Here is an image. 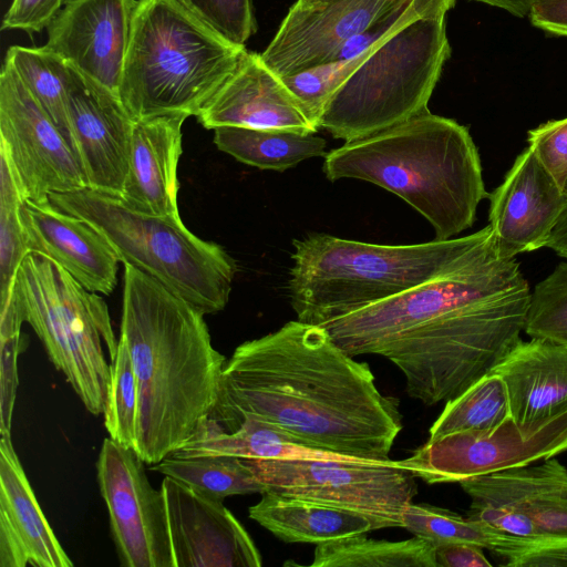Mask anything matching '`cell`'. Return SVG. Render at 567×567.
Instances as JSON below:
<instances>
[{
    "instance_id": "1",
    "label": "cell",
    "mask_w": 567,
    "mask_h": 567,
    "mask_svg": "<svg viewBox=\"0 0 567 567\" xmlns=\"http://www.w3.org/2000/svg\"><path fill=\"white\" fill-rule=\"evenodd\" d=\"M529 297L516 258L501 259L319 326L352 357L390 360L408 394L432 406L456 398L520 340Z\"/></svg>"
},
{
    "instance_id": "2",
    "label": "cell",
    "mask_w": 567,
    "mask_h": 567,
    "mask_svg": "<svg viewBox=\"0 0 567 567\" xmlns=\"http://www.w3.org/2000/svg\"><path fill=\"white\" fill-rule=\"evenodd\" d=\"M207 416L226 432L256 419L306 445L380 462L403 427L398 400L380 392L370 367L298 319L235 349Z\"/></svg>"
},
{
    "instance_id": "3",
    "label": "cell",
    "mask_w": 567,
    "mask_h": 567,
    "mask_svg": "<svg viewBox=\"0 0 567 567\" xmlns=\"http://www.w3.org/2000/svg\"><path fill=\"white\" fill-rule=\"evenodd\" d=\"M120 337L138 390L133 450L154 465L183 447L216 406L226 358L212 343L204 313L124 264Z\"/></svg>"
},
{
    "instance_id": "4",
    "label": "cell",
    "mask_w": 567,
    "mask_h": 567,
    "mask_svg": "<svg viewBox=\"0 0 567 567\" xmlns=\"http://www.w3.org/2000/svg\"><path fill=\"white\" fill-rule=\"evenodd\" d=\"M330 182L354 178L389 190L419 212L435 239L455 238L473 226L485 190L468 130L429 110L324 155Z\"/></svg>"
},
{
    "instance_id": "5",
    "label": "cell",
    "mask_w": 567,
    "mask_h": 567,
    "mask_svg": "<svg viewBox=\"0 0 567 567\" xmlns=\"http://www.w3.org/2000/svg\"><path fill=\"white\" fill-rule=\"evenodd\" d=\"M288 292L297 319L321 324L498 256L492 228L463 237L381 245L312 233L295 239Z\"/></svg>"
},
{
    "instance_id": "6",
    "label": "cell",
    "mask_w": 567,
    "mask_h": 567,
    "mask_svg": "<svg viewBox=\"0 0 567 567\" xmlns=\"http://www.w3.org/2000/svg\"><path fill=\"white\" fill-rule=\"evenodd\" d=\"M245 50L176 0H137L121 102L134 122L176 113L196 116L235 71Z\"/></svg>"
},
{
    "instance_id": "7",
    "label": "cell",
    "mask_w": 567,
    "mask_h": 567,
    "mask_svg": "<svg viewBox=\"0 0 567 567\" xmlns=\"http://www.w3.org/2000/svg\"><path fill=\"white\" fill-rule=\"evenodd\" d=\"M58 208L89 221L123 264L145 272L204 315L226 307L237 264L218 244L189 231L181 218L135 209L122 198L82 188L50 195Z\"/></svg>"
},
{
    "instance_id": "8",
    "label": "cell",
    "mask_w": 567,
    "mask_h": 567,
    "mask_svg": "<svg viewBox=\"0 0 567 567\" xmlns=\"http://www.w3.org/2000/svg\"><path fill=\"white\" fill-rule=\"evenodd\" d=\"M444 1L368 52L329 100L320 128L350 142L426 110L451 55Z\"/></svg>"
},
{
    "instance_id": "9",
    "label": "cell",
    "mask_w": 567,
    "mask_h": 567,
    "mask_svg": "<svg viewBox=\"0 0 567 567\" xmlns=\"http://www.w3.org/2000/svg\"><path fill=\"white\" fill-rule=\"evenodd\" d=\"M8 299L85 409L93 415L103 414L110 383L103 344L112 361L118 343L104 299L34 251H28L20 262Z\"/></svg>"
},
{
    "instance_id": "10",
    "label": "cell",
    "mask_w": 567,
    "mask_h": 567,
    "mask_svg": "<svg viewBox=\"0 0 567 567\" xmlns=\"http://www.w3.org/2000/svg\"><path fill=\"white\" fill-rule=\"evenodd\" d=\"M243 460L267 491L358 513L373 529L402 527L417 493L414 474L391 458Z\"/></svg>"
},
{
    "instance_id": "11",
    "label": "cell",
    "mask_w": 567,
    "mask_h": 567,
    "mask_svg": "<svg viewBox=\"0 0 567 567\" xmlns=\"http://www.w3.org/2000/svg\"><path fill=\"white\" fill-rule=\"evenodd\" d=\"M565 451L567 409L524 425L509 415L492 430H468L427 440L398 464L427 484L460 483L545 461Z\"/></svg>"
},
{
    "instance_id": "12",
    "label": "cell",
    "mask_w": 567,
    "mask_h": 567,
    "mask_svg": "<svg viewBox=\"0 0 567 567\" xmlns=\"http://www.w3.org/2000/svg\"><path fill=\"white\" fill-rule=\"evenodd\" d=\"M0 154L23 200L45 203L51 194L86 187L65 135L7 63L0 75Z\"/></svg>"
},
{
    "instance_id": "13",
    "label": "cell",
    "mask_w": 567,
    "mask_h": 567,
    "mask_svg": "<svg viewBox=\"0 0 567 567\" xmlns=\"http://www.w3.org/2000/svg\"><path fill=\"white\" fill-rule=\"evenodd\" d=\"M132 447L103 440L96 478L111 535L124 567H174L165 498L150 483Z\"/></svg>"
},
{
    "instance_id": "14",
    "label": "cell",
    "mask_w": 567,
    "mask_h": 567,
    "mask_svg": "<svg viewBox=\"0 0 567 567\" xmlns=\"http://www.w3.org/2000/svg\"><path fill=\"white\" fill-rule=\"evenodd\" d=\"M70 144L87 188L122 198L134 121L121 99L70 65Z\"/></svg>"
},
{
    "instance_id": "15",
    "label": "cell",
    "mask_w": 567,
    "mask_h": 567,
    "mask_svg": "<svg viewBox=\"0 0 567 567\" xmlns=\"http://www.w3.org/2000/svg\"><path fill=\"white\" fill-rule=\"evenodd\" d=\"M174 567H260L245 527L224 506L171 476L162 482Z\"/></svg>"
},
{
    "instance_id": "16",
    "label": "cell",
    "mask_w": 567,
    "mask_h": 567,
    "mask_svg": "<svg viewBox=\"0 0 567 567\" xmlns=\"http://www.w3.org/2000/svg\"><path fill=\"white\" fill-rule=\"evenodd\" d=\"M137 0H68L48 27L47 49L120 97Z\"/></svg>"
},
{
    "instance_id": "17",
    "label": "cell",
    "mask_w": 567,
    "mask_h": 567,
    "mask_svg": "<svg viewBox=\"0 0 567 567\" xmlns=\"http://www.w3.org/2000/svg\"><path fill=\"white\" fill-rule=\"evenodd\" d=\"M410 0H330L311 8L291 7L260 54L284 78L327 63L349 39Z\"/></svg>"
},
{
    "instance_id": "18",
    "label": "cell",
    "mask_w": 567,
    "mask_h": 567,
    "mask_svg": "<svg viewBox=\"0 0 567 567\" xmlns=\"http://www.w3.org/2000/svg\"><path fill=\"white\" fill-rule=\"evenodd\" d=\"M488 198V225L502 259L545 247L567 208L564 188L529 146L516 157Z\"/></svg>"
},
{
    "instance_id": "19",
    "label": "cell",
    "mask_w": 567,
    "mask_h": 567,
    "mask_svg": "<svg viewBox=\"0 0 567 567\" xmlns=\"http://www.w3.org/2000/svg\"><path fill=\"white\" fill-rule=\"evenodd\" d=\"M207 130L221 126L318 130L309 122L284 80L260 54L245 50L237 68L196 115Z\"/></svg>"
},
{
    "instance_id": "20",
    "label": "cell",
    "mask_w": 567,
    "mask_h": 567,
    "mask_svg": "<svg viewBox=\"0 0 567 567\" xmlns=\"http://www.w3.org/2000/svg\"><path fill=\"white\" fill-rule=\"evenodd\" d=\"M20 218L28 251L49 257L90 291L110 295L114 290L121 261L89 221L58 208L51 200L29 199L21 203Z\"/></svg>"
},
{
    "instance_id": "21",
    "label": "cell",
    "mask_w": 567,
    "mask_h": 567,
    "mask_svg": "<svg viewBox=\"0 0 567 567\" xmlns=\"http://www.w3.org/2000/svg\"><path fill=\"white\" fill-rule=\"evenodd\" d=\"M71 567L14 451L0 439V567Z\"/></svg>"
},
{
    "instance_id": "22",
    "label": "cell",
    "mask_w": 567,
    "mask_h": 567,
    "mask_svg": "<svg viewBox=\"0 0 567 567\" xmlns=\"http://www.w3.org/2000/svg\"><path fill=\"white\" fill-rule=\"evenodd\" d=\"M471 497L467 517L493 529L523 538H539L530 518L543 498L567 492V467L550 457L458 483Z\"/></svg>"
},
{
    "instance_id": "23",
    "label": "cell",
    "mask_w": 567,
    "mask_h": 567,
    "mask_svg": "<svg viewBox=\"0 0 567 567\" xmlns=\"http://www.w3.org/2000/svg\"><path fill=\"white\" fill-rule=\"evenodd\" d=\"M187 114H165L134 122L122 200L138 210L181 218L177 168L182 126Z\"/></svg>"
},
{
    "instance_id": "24",
    "label": "cell",
    "mask_w": 567,
    "mask_h": 567,
    "mask_svg": "<svg viewBox=\"0 0 567 567\" xmlns=\"http://www.w3.org/2000/svg\"><path fill=\"white\" fill-rule=\"evenodd\" d=\"M492 370L502 378L511 416L519 425L567 409V346L520 339Z\"/></svg>"
},
{
    "instance_id": "25",
    "label": "cell",
    "mask_w": 567,
    "mask_h": 567,
    "mask_svg": "<svg viewBox=\"0 0 567 567\" xmlns=\"http://www.w3.org/2000/svg\"><path fill=\"white\" fill-rule=\"evenodd\" d=\"M248 515L285 543L318 545L373 530L371 520L358 513L272 491L261 493Z\"/></svg>"
},
{
    "instance_id": "26",
    "label": "cell",
    "mask_w": 567,
    "mask_h": 567,
    "mask_svg": "<svg viewBox=\"0 0 567 567\" xmlns=\"http://www.w3.org/2000/svg\"><path fill=\"white\" fill-rule=\"evenodd\" d=\"M214 143L244 164L277 172L327 154L326 140L315 133L279 128L221 126L214 130Z\"/></svg>"
},
{
    "instance_id": "27",
    "label": "cell",
    "mask_w": 567,
    "mask_h": 567,
    "mask_svg": "<svg viewBox=\"0 0 567 567\" xmlns=\"http://www.w3.org/2000/svg\"><path fill=\"white\" fill-rule=\"evenodd\" d=\"M311 567H437L435 546L414 536L391 542L358 534L318 544Z\"/></svg>"
},
{
    "instance_id": "28",
    "label": "cell",
    "mask_w": 567,
    "mask_h": 567,
    "mask_svg": "<svg viewBox=\"0 0 567 567\" xmlns=\"http://www.w3.org/2000/svg\"><path fill=\"white\" fill-rule=\"evenodd\" d=\"M4 63L11 66L70 143L68 115L70 64L44 45L40 48L12 45L7 51Z\"/></svg>"
},
{
    "instance_id": "29",
    "label": "cell",
    "mask_w": 567,
    "mask_h": 567,
    "mask_svg": "<svg viewBox=\"0 0 567 567\" xmlns=\"http://www.w3.org/2000/svg\"><path fill=\"white\" fill-rule=\"evenodd\" d=\"M151 470L179 480L220 501L229 496L261 494L267 491L243 457L233 455L168 456L154 464Z\"/></svg>"
},
{
    "instance_id": "30",
    "label": "cell",
    "mask_w": 567,
    "mask_h": 567,
    "mask_svg": "<svg viewBox=\"0 0 567 567\" xmlns=\"http://www.w3.org/2000/svg\"><path fill=\"white\" fill-rule=\"evenodd\" d=\"M511 415L502 378L493 370L482 375L445 406L429 431V441L468 430H492Z\"/></svg>"
},
{
    "instance_id": "31",
    "label": "cell",
    "mask_w": 567,
    "mask_h": 567,
    "mask_svg": "<svg viewBox=\"0 0 567 567\" xmlns=\"http://www.w3.org/2000/svg\"><path fill=\"white\" fill-rule=\"evenodd\" d=\"M402 527L435 547L447 543H471L497 556L518 540L517 536L429 504L410 503L402 517Z\"/></svg>"
},
{
    "instance_id": "32",
    "label": "cell",
    "mask_w": 567,
    "mask_h": 567,
    "mask_svg": "<svg viewBox=\"0 0 567 567\" xmlns=\"http://www.w3.org/2000/svg\"><path fill=\"white\" fill-rule=\"evenodd\" d=\"M138 412V390L128 349L118 339L115 358L110 362V383L103 411L104 426L115 442L132 447Z\"/></svg>"
},
{
    "instance_id": "33",
    "label": "cell",
    "mask_w": 567,
    "mask_h": 567,
    "mask_svg": "<svg viewBox=\"0 0 567 567\" xmlns=\"http://www.w3.org/2000/svg\"><path fill=\"white\" fill-rule=\"evenodd\" d=\"M0 301L8 298L20 262L27 255L20 206L23 200L7 158L0 154Z\"/></svg>"
},
{
    "instance_id": "34",
    "label": "cell",
    "mask_w": 567,
    "mask_h": 567,
    "mask_svg": "<svg viewBox=\"0 0 567 567\" xmlns=\"http://www.w3.org/2000/svg\"><path fill=\"white\" fill-rule=\"evenodd\" d=\"M524 332L567 346V261L558 264L530 292Z\"/></svg>"
},
{
    "instance_id": "35",
    "label": "cell",
    "mask_w": 567,
    "mask_h": 567,
    "mask_svg": "<svg viewBox=\"0 0 567 567\" xmlns=\"http://www.w3.org/2000/svg\"><path fill=\"white\" fill-rule=\"evenodd\" d=\"M359 62V58L328 62L281 78L317 130L329 100Z\"/></svg>"
},
{
    "instance_id": "36",
    "label": "cell",
    "mask_w": 567,
    "mask_h": 567,
    "mask_svg": "<svg viewBox=\"0 0 567 567\" xmlns=\"http://www.w3.org/2000/svg\"><path fill=\"white\" fill-rule=\"evenodd\" d=\"M225 40L245 47L256 32L252 0H176Z\"/></svg>"
},
{
    "instance_id": "37",
    "label": "cell",
    "mask_w": 567,
    "mask_h": 567,
    "mask_svg": "<svg viewBox=\"0 0 567 567\" xmlns=\"http://www.w3.org/2000/svg\"><path fill=\"white\" fill-rule=\"evenodd\" d=\"M21 324L12 302L8 299L1 305L0 434H11L12 412L19 383L17 360L21 346Z\"/></svg>"
},
{
    "instance_id": "38",
    "label": "cell",
    "mask_w": 567,
    "mask_h": 567,
    "mask_svg": "<svg viewBox=\"0 0 567 567\" xmlns=\"http://www.w3.org/2000/svg\"><path fill=\"white\" fill-rule=\"evenodd\" d=\"M528 146L555 181H567V117L546 122L527 134Z\"/></svg>"
},
{
    "instance_id": "39",
    "label": "cell",
    "mask_w": 567,
    "mask_h": 567,
    "mask_svg": "<svg viewBox=\"0 0 567 567\" xmlns=\"http://www.w3.org/2000/svg\"><path fill=\"white\" fill-rule=\"evenodd\" d=\"M508 567H567V538H523L499 555Z\"/></svg>"
},
{
    "instance_id": "40",
    "label": "cell",
    "mask_w": 567,
    "mask_h": 567,
    "mask_svg": "<svg viewBox=\"0 0 567 567\" xmlns=\"http://www.w3.org/2000/svg\"><path fill=\"white\" fill-rule=\"evenodd\" d=\"M68 0H13L3 21V30L41 32L48 28Z\"/></svg>"
},
{
    "instance_id": "41",
    "label": "cell",
    "mask_w": 567,
    "mask_h": 567,
    "mask_svg": "<svg viewBox=\"0 0 567 567\" xmlns=\"http://www.w3.org/2000/svg\"><path fill=\"white\" fill-rule=\"evenodd\" d=\"M530 518L539 538H567V492L540 499L533 508Z\"/></svg>"
},
{
    "instance_id": "42",
    "label": "cell",
    "mask_w": 567,
    "mask_h": 567,
    "mask_svg": "<svg viewBox=\"0 0 567 567\" xmlns=\"http://www.w3.org/2000/svg\"><path fill=\"white\" fill-rule=\"evenodd\" d=\"M483 547L471 543H447L435 547L437 567H492Z\"/></svg>"
},
{
    "instance_id": "43",
    "label": "cell",
    "mask_w": 567,
    "mask_h": 567,
    "mask_svg": "<svg viewBox=\"0 0 567 567\" xmlns=\"http://www.w3.org/2000/svg\"><path fill=\"white\" fill-rule=\"evenodd\" d=\"M528 17L534 25L567 37V0H534Z\"/></svg>"
},
{
    "instance_id": "44",
    "label": "cell",
    "mask_w": 567,
    "mask_h": 567,
    "mask_svg": "<svg viewBox=\"0 0 567 567\" xmlns=\"http://www.w3.org/2000/svg\"><path fill=\"white\" fill-rule=\"evenodd\" d=\"M545 247L550 248L559 257L567 259V208L559 217Z\"/></svg>"
},
{
    "instance_id": "45",
    "label": "cell",
    "mask_w": 567,
    "mask_h": 567,
    "mask_svg": "<svg viewBox=\"0 0 567 567\" xmlns=\"http://www.w3.org/2000/svg\"><path fill=\"white\" fill-rule=\"evenodd\" d=\"M508 11L516 17L529 14L534 0H474Z\"/></svg>"
},
{
    "instance_id": "46",
    "label": "cell",
    "mask_w": 567,
    "mask_h": 567,
    "mask_svg": "<svg viewBox=\"0 0 567 567\" xmlns=\"http://www.w3.org/2000/svg\"><path fill=\"white\" fill-rule=\"evenodd\" d=\"M328 1H330V0H297L295 2L293 7L306 9V8H311V7H315V6L322 4V3L328 2Z\"/></svg>"
},
{
    "instance_id": "47",
    "label": "cell",
    "mask_w": 567,
    "mask_h": 567,
    "mask_svg": "<svg viewBox=\"0 0 567 567\" xmlns=\"http://www.w3.org/2000/svg\"><path fill=\"white\" fill-rule=\"evenodd\" d=\"M564 190H565V193L567 194V181H566V184H565Z\"/></svg>"
}]
</instances>
